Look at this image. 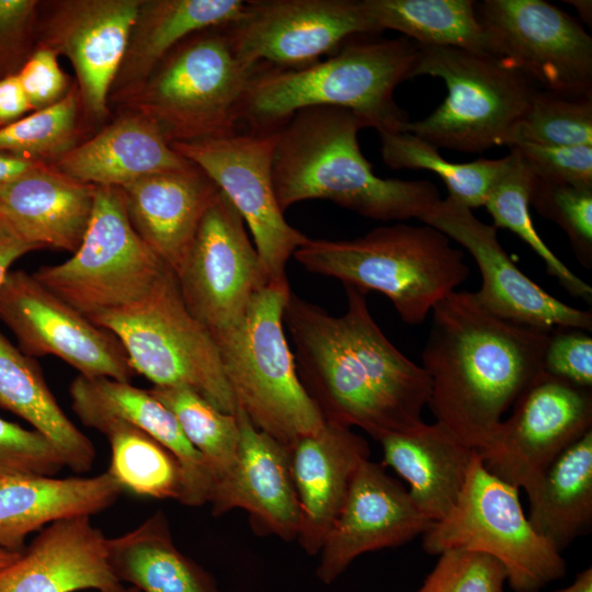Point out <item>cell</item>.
I'll use <instances>...</instances> for the list:
<instances>
[{
	"label": "cell",
	"instance_id": "cell-1",
	"mask_svg": "<svg viewBox=\"0 0 592 592\" xmlns=\"http://www.w3.org/2000/svg\"><path fill=\"white\" fill-rule=\"evenodd\" d=\"M344 288L341 316L289 293L283 320L301 385L326 421L357 426L376 441L412 432L424 423L430 378L384 334L366 294Z\"/></svg>",
	"mask_w": 592,
	"mask_h": 592
},
{
	"label": "cell",
	"instance_id": "cell-2",
	"mask_svg": "<svg viewBox=\"0 0 592 592\" xmlns=\"http://www.w3.org/2000/svg\"><path fill=\"white\" fill-rule=\"evenodd\" d=\"M422 351L435 421L481 453L503 414L544 373L549 332L487 311L471 292H453L431 311Z\"/></svg>",
	"mask_w": 592,
	"mask_h": 592
},
{
	"label": "cell",
	"instance_id": "cell-3",
	"mask_svg": "<svg viewBox=\"0 0 592 592\" xmlns=\"http://www.w3.org/2000/svg\"><path fill=\"white\" fill-rule=\"evenodd\" d=\"M362 128L349 110L311 106L278 129L272 175L283 213L301 201L327 200L367 218L407 220L441 200L430 181L377 177L360 148Z\"/></svg>",
	"mask_w": 592,
	"mask_h": 592
},
{
	"label": "cell",
	"instance_id": "cell-4",
	"mask_svg": "<svg viewBox=\"0 0 592 592\" xmlns=\"http://www.w3.org/2000/svg\"><path fill=\"white\" fill-rule=\"evenodd\" d=\"M419 45L407 38L351 43L333 56L299 69H265L248 92L242 122L251 132L278 130L297 111L345 109L366 127L399 132L409 122L396 88L413 78Z\"/></svg>",
	"mask_w": 592,
	"mask_h": 592
},
{
	"label": "cell",
	"instance_id": "cell-5",
	"mask_svg": "<svg viewBox=\"0 0 592 592\" xmlns=\"http://www.w3.org/2000/svg\"><path fill=\"white\" fill-rule=\"evenodd\" d=\"M308 272L340 280L391 301L405 323L420 325L469 275L464 254L422 224L377 227L352 240L310 239L293 254Z\"/></svg>",
	"mask_w": 592,
	"mask_h": 592
},
{
	"label": "cell",
	"instance_id": "cell-6",
	"mask_svg": "<svg viewBox=\"0 0 592 592\" xmlns=\"http://www.w3.org/2000/svg\"><path fill=\"white\" fill-rule=\"evenodd\" d=\"M288 280L270 281L231 326L210 333L237 406L287 449L326 420L298 377L284 332Z\"/></svg>",
	"mask_w": 592,
	"mask_h": 592
},
{
	"label": "cell",
	"instance_id": "cell-7",
	"mask_svg": "<svg viewBox=\"0 0 592 592\" xmlns=\"http://www.w3.org/2000/svg\"><path fill=\"white\" fill-rule=\"evenodd\" d=\"M262 70L236 55L224 27L208 29L180 43L117 100L151 121L170 144L227 136L237 133Z\"/></svg>",
	"mask_w": 592,
	"mask_h": 592
},
{
	"label": "cell",
	"instance_id": "cell-8",
	"mask_svg": "<svg viewBox=\"0 0 592 592\" xmlns=\"http://www.w3.org/2000/svg\"><path fill=\"white\" fill-rule=\"evenodd\" d=\"M418 76L441 78L447 94L429 116L401 130L469 153L511 146L536 90L498 58L453 46L419 45Z\"/></svg>",
	"mask_w": 592,
	"mask_h": 592
},
{
	"label": "cell",
	"instance_id": "cell-9",
	"mask_svg": "<svg viewBox=\"0 0 592 592\" xmlns=\"http://www.w3.org/2000/svg\"><path fill=\"white\" fill-rule=\"evenodd\" d=\"M89 319L117 338L134 373L153 386L189 387L217 409L236 412L214 338L187 309L171 269L138 301Z\"/></svg>",
	"mask_w": 592,
	"mask_h": 592
},
{
	"label": "cell",
	"instance_id": "cell-10",
	"mask_svg": "<svg viewBox=\"0 0 592 592\" xmlns=\"http://www.w3.org/2000/svg\"><path fill=\"white\" fill-rule=\"evenodd\" d=\"M422 536L430 555L463 548L493 557L514 592H538L567 571L561 553L524 514L519 488L491 474L476 451L456 503Z\"/></svg>",
	"mask_w": 592,
	"mask_h": 592
},
{
	"label": "cell",
	"instance_id": "cell-11",
	"mask_svg": "<svg viewBox=\"0 0 592 592\" xmlns=\"http://www.w3.org/2000/svg\"><path fill=\"white\" fill-rule=\"evenodd\" d=\"M170 267L133 227L119 187L96 186L91 218L65 262L32 275L87 318L145 297Z\"/></svg>",
	"mask_w": 592,
	"mask_h": 592
},
{
	"label": "cell",
	"instance_id": "cell-12",
	"mask_svg": "<svg viewBox=\"0 0 592 592\" xmlns=\"http://www.w3.org/2000/svg\"><path fill=\"white\" fill-rule=\"evenodd\" d=\"M476 15L487 54L544 90L592 98V37L544 0H483Z\"/></svg>",
	"mask_w": 592,
	"mask_h": 592
},
{
	"label": "cell",
	"instance_id": "cell-13",
	"mask_svg": "<svg viewBox=\"0 0 592 592\" xmlns=\"http://www.w3.org/2000/svg\"><path fill=\"white\" fill-rule=\"evenodd\" d=\"M278 130L234 133L172 148L200 168L229 200L253 237L269 281L286 280V265L308 237L284 218L273 184Z\"/></svg>",
	"mask_w": 592,
	"mask_h": 592
},
{
	"label": "cell",
	"instance_id": "cell-14",
	"mask_svg": "<svg viewBox=\"0 0 592 592\" xmlns=\"http://www.w3.org/2000/svg\"><path fill=\"white\" fill-rule=\"evenodd\" d=\"M236 55L262 69H299L375 33L361 0H253L224 26Z\"/></svg>",
	"mask_w": 592,
	"mask_h": 592
},
{
	"label": "cell",
	"instance_id": "cell-15",
	"mask_svg": "<svg viewBox=\"0 0 592 592\" xmlns=\"http://www.w3.org/2000/svg\"><path fill=\"white\" fill-rule=\"evenodd\" d=\"M244 225L219 191L175 274L187 309L210 333L240 319L270 282Z\"/></svg>",
	"mask_w": 592,
	"mask_h": 592
},
{
	"label": "cell",
	"instance_id": "cell-16",
	"mask_svg": "<svg viewBox=\"0 0 592 592\" xmlns=\"http://www.w3.org/2000/svg\"><path fill=\"white\" fill-rule=\"evenodd\" d=\"M0 319L30 357L56 356L87 377L130 383L134 371L110 331L57 297L25 271H10L0 289Z\"/></svg>",
	"mask_w": 592,
	"mask_h": 592
},
{
	"label": "cell",
	"instance_id": "cell-17",
	"mask_svg": "<svg viewBox=\"0 0 592 592\" xmlns=\"http://www.w3.org/2000/svg\"><path fill=\"white\" fill-rule=\"evenodd\" d=\"M591 430L592 390L544 372L478 454L491 474L526 491L558 455Z\"/></svg>",
	"mask_w": 592,
	"mask_h": 592
},
{
	"label": "cell",
	"instance_id": "cell-18",
	"mask_svg": "<svg viewBox=\"0 0 592 592\" xmlns=\"http://www.w3.org/2000/svg\"><path fill=\"white\" fill-rule=\"evenodd\" d=\"M419 220L463 246L481 275L478 303L503 320L551 332L559 328L592 330V314L560 301L525 275L497 237V228L451 196L440 200Z\"/></svg>",
	"mask_w": 592,
	"mask_h": 592
},
{
	"label": "cell",
	"instance_id": "cell-19",
	"mask_svg": "<svg viewBox=\"0 0 592 592\" xmlns=\"http://www.w3.org/2000/svg\"><path fill=\"white\" fill-rule=\"evenodd\" d=\"M139 4L140 0L54 1L41 25L37 44L69 59L81 107L93 119L109 113Z\"/></svg>",
	"mask_w": 592,
	"mask_h": 592
},
{
	"label": "cell",
	"instance_id": "cell-20",
	"mask_svg": "<svg viewBox=\"0 0 592 592\" xmlns=\"http://www.w3.org/2000/svg\"><path fill=\"white\" fill-rule=\"evenodd\" d=\"M432 524L383 464L365 459L323 543L316 574L330 584L356 557L403 545L423 535Z\"/></svg>",
	"mask_w": 592,
	"mask_h": 592
},
{
	"label": "cell",
	"instance_id": "cell-21",
	"mask_svg": "<svg viewBox=\"0 0 592 592\" xmlns=\"http://www.w3.org/2000/svg\"><path fill=\"white\" fill-rule=\"evenodd\" d=\"M236 414L240 426L238 457L214 488L212 513L219 516L243 509L257 532L293 540L299 534L301 511L289 452L255 428L238 406Z\"/></svg>",
	"mask_w": 592,
	"mask_h": 592
},
{
	"label": "cell",
	"instance_id": "cell-22",
	"mask_svg": "<svg viewBox=\"0 0 592 592\" xmlns=\"http://www.w3.org/2000/svg\"><path fill=\"white\" fill-rule=\"evenodd\" d=\"M107 539L91 516L54 522L0 569V592H122L125 587L111 567Z\"/></svg>",
	"mask_w": 592,
	"mask_h": 592
},
{
	"label": "cell",
	"instance_id": "cell-23",
	"mask_svg": "<svg viewBox=\"0 0 592 592\" xmlns=\"http://www.w3.org/2000/svg\"><path fill=\"white\" fill-rule=\"evenodd\" d=\"M69 394L72 410L86 426L98 431L107 422L124 421L167 447L183 470L180 503L187 506L209 503L215 480L207 463L189 442L173 412L150 389L107 377L78 375Z\"/></svg>",
	"mask_w": 592,
	"mask_h": 592
},
{
	"label": "cell",
	"instance_id": "cell-24",
	"mask_svg": "<svg viewBox=\"0 0 592 592\" xmlns=\"http://www.w3.org/2000/svg\"><path fill=\"white\" fill-rule=\"evenodd\" d=\"M288 452L301 511L297 538L308 555H317L344 504L357 467L369 458V446L351 428L326 421Z\"/></svg>",
	"mask_w": 592,
	"mask_h": 592
},
{
	"label": "cell",
	"instance_id": "cell-25",
	"mask_svg": "<svg viewBox=\"0 0 592 592\" xmlns=\"http://www.w3.org/2000/svg\"><path fill=\"white\" fill-rule=\"evenodd\" d=\"M95 189L37 162L0 187V217L37 249L73 253L88 228Z\"/></svg>",
	"mask_w": 592,
	"mask_h": 592
},
{
	"label": "cell",
	"instance_id": "cell-26",
	"mask_svg": "<svg viewBox=\"0 0 592 592\" xmlns=\"http://www.w3.org/2000/svg\"><path fill=\"white\" fill-rule=\"evenodd\" d=\"M119 189L136 232L177 274L206 210L219 194L218 187L191 163Z\"/></svg>",
	"mask_w": 592,
	"mask_h": 592
},
{
	"label": "cell",
	"instance_id": "cell-27",
	"mask_svg": "<svg viewBox=\"0 0 592 592\" xmlns=\"http://www.w3.org/2000/svg\"><path fill=\"white\" fill-rule=\"evenodd\" d=\"M53 164L83 183L122 187L150 174L186 168L191 162L172 148L151 121L129 112Z\"/></svg>",
	"mask_w": 592,
	"mask_h": 592
},
{
	"label": "cell",
	"instance_id": "cell-28",
	"mask_svg": "<svg viewBox=\"0 0 592 592\" xmlns=\"http://www.w3.org/2000/svg\"><path fill=\"white\" fill-rule=\"evenodd\" d=\"M122 492L107 471L93 477L4 478L0 480V546L21 553L29 534L57 521L100 513Z\"/></svg>",
	"mask_w": 592,
	"mask_h": 592
},
{
	"label": "cell",
	"instance_id": "cell-29",
	"mask_svg": "<svg viewBox=\"0 0 592 592\" xmlns=\"http://www.w3.org/2000/svg\"><path fill=\"white\" fill-rule=\"evenodd\" d=\"M383 465L392 468L409 486L418 509L433 523L454 506L465 483L474 449L439 422L408 433H392L378 441Z\"/></svg>",
	"mask_w": 592,
	"mask_h": 592
},
{
	"label": "cell",
	"instance_id": "cell-30",
	"mask_svg": "<svg viewBox=\"0 0 592 592\" xmlns=\"http://www.w3.org/2000/svg\"><path fill=\"white\" fill-rule=\"evenodd\" d=\"M242 0H140L111 93L117 99L143 83L191 35L236 21Z\"/></svg>",
	"mask_w": 592,
	"mask_h": 592
},
{
	"label": "cell",
	"instance_id": "cell-31",
	"mask_svg": "<svg viewBox=\"0 0 592 592\" xmlns=\"http://www.w3.org/2000/svg\"><path fill=\"white\" fill-rule=\"evenodd\" d=\"M116 577L140 592H221L214 577L174 544L163 511L107 539Z\"/></svg>",
	"mask_w": 592,
	"mask_h": 592
},
{
	"label": "cell",
	"instance_id": "cell-32",
	"mask_svg": "<svg viewBox=\"0 0 592 592\" xmlns=\"http://www.w3.org/2000/svg\"><path fill=\"white\" fill-rule=\"evenodd\" d=\"M0 407L19 415L60 453L66 467L89 471L96 452L92 441L67 417L33 357L0 332Z\"/></svg>",
	"mask_w": 592,
	"mask_h": 592
},
{
	"label": "cell",
	"instance_id": "cell-33",
	"mask_svg": "<svg viewBox=\"0 0 592 592\" xmlns=\"http://www.w3.org/2000/svg\"><path fill=\"white\" fill-rule=\"evenodd\" d=\"M528 521L561 553L592 524V430L567 447L525 491Z\"/></svg>",
	"mask_w": 592,
	"mask_h": 592
},
{
	"label": "cell",
	"instance_id": "cell-34",
	"mask_svg": "<svg viewBox=\"0 0 592 592\" xmlns=\"http://www.w3.org/2000/svg\"><path fill=\"white\" fill-rule=\"evenodd\" d=\"M374 32L395 30L425 46L487 54L473 0H361Z\"/></svg>",
	"mask_w": 592,
	"mask_h": 592
},
{
	"label": "cell",
	"instance_id": "cell-35",
	"mask_svg": "<svg viewBox=\"0 0 592 592\" xmlns=\"http://www.w3.org/2000/svg\"><path fill=\"white\" fill-rule=\"evenodd\" d=\"M109 441L107 473L134 494L181 501L183 470L177 457L143 430L124 421H111L99 430Z\"/></svg>",
	"mask_w": 592,
	"mask_h": 592
},
{
	"label": "cell",
	"instance_id": "cell-36",
	"mask_svg": "<svg viewBox=\"0 0 592 592\" xmlns=\"http://www.w3.org/2000/svg\"><path fill=\"white\" fill-rule=\"evenodd\" d=\"M506 164L490 189L485 207L496 228H506L517 235L545 263L549 275L557 278L572 297L591 304L592 287L576 275L538 236L530 213L534 174L519 153L509 148Z\"/></svg>",
	"mask_w": 592,
	"mask_h": 592
},
{
	"label": "cell",
	"instance_id": "cell-37",
	"mask_svg": "<svg viewBox=\"0 0 592 592\" xmlns=\"http://www.w3.org/2000/svg\"><path fill=\"white\" fill-rule=\"evenodd\" d=\"M384 162L392 169L429 170L444 182L448 196L470 209L485 205L493 183L503 171L508 157L481 158L467 163L451 162L439 148L414 134L399 132L378 133Z\"/></svg>",
	"mask_w": 592,
	"mask_h": 592
},
{
	"label": "cell",
	"instance_id": "cell-38",
	"mask_svg": "<svg viewBox=\"0 0 592 592\" xmlns=\"http://www.w3.org/2000/svg\"><path fill=\"white\" fill-rule=\"evenodd\" d=\"M150 391L173 412L189 442L207 463L216 486L229 474L238 457L240 426L236 412L217 409L184 386H153Z\"/></svg>",
	"mask_w": 592,
	"mask_h": 592
},
{
	"label": "cell",
	"instance_id": "cell-39",
	"mask_svg": "<svg viewBox=\"0 0 592 592\" xmlns=\"http://www.w3.org/2000/svg\"><path fill=\"white\" fill-rule=\"evenodd\" d=\"M81 107L77 86L58 103L0 128V153L36 162H55L78 143Z\"/></svg>",
	"mask_w": 592,
	"mask_h": 592
},
{
	"label": "cell",
	"instance_id": "cell-40",
	"mask_svg": "<svg viewBox=\"0 0 592 592\" xmlns=\"http://www.w3.org/2000/svg\"><path fill=\"white\" fill-rule=\"evenodd\" d=\"M516 141L544 146H592V98L535 90L517 128Z\"/></svg>",
	"mask_w": 592,
	"mask_h": 592
},
{
	"label": "cell",
	"instance_id": "cell-41",
	"mask_svg": "<svg viewBox=\"0 0 592 592\" xmlns=\"http://www.w3.org/2000/svg\"><path fill=\"white\" fill-rule=\"evenodd\" d=\"M530 204L567 235L583 266L592 267V187H579L535 178Z\"/></svg>",
	"mask_w": 592,
	"mask_h": 592
},
{
	"label": "cell",
	"instance_id": "cell-42",
	"mask_svg": "<svg viewBox=\"0 0 592 592\" xmlns=\"http://www.w3.org/2000/svg\"><path fill=\"white\" fill-rule=\"evenodd\" d=\"M506 572L493 557L463 548L444 550L415 592H504Z\"/></svg>",
	"mask_w": 592,
	"mask_h": 592
},
{
	"label": "cell",
	"instance_id": "cell-43",
	"mask_svg": "<svg viewBox=\"0 0 592 592\" xmlns=\"http://www.w3.org/2000/svg\"><path fill=\"white\" fill-rule=\"evenodd\" d=\"M65 466L60 453L43 434L0 418V480L55 476Z\"/></svg>",
	"mask_w": 592,
	"mask_h": 592
},
{
	"label": "cell",
	"instance_id": "cell-44",
	"mask_svg": "<svg viewBox=\"0 0 592 592\" xmlns=\"http://www.w3.org/2000/svg\"><path fill=\"white\" fill-rule=\"evenodd\" d=\"M514 149L538 180L592 187V146H544L516 141Z\"/></svg>",
	"mask_w": 592,
	"mask_h": 592
},
{
	"label": "cell",
	"instance_id": "cell-45",
	"mask_svg": "<svg viewBox=\"0 0 592 592\" xmlns=\"http://www.w3.org/2000/svg\"><path fill=\"white\" fill-rule=\"evenodd\" d=\"M543 371L582 388H592V338L578 328L549 332L543 355Z\"/></svg>",
	"mask_w": 592,
	"mask_h": 592
},
{
	"label": "cell",
	"instance_id": "cell-46",
	"mask_svg": "<svg viewBox=\"0 0 592 592\" xmlns=\"http://www.w3.org/2000/svg\"><path fill=\"white\" fill-rule=\"evenodd\" d=\"M36 0H0V79L16 75L33 49Z\"/></svg>",
	"mask_w": 592,
	"mask_h": 592
},
{
	"label": "cell",
	"instance_id": "cell-47",
	"mask_svg": "<svg viewBox=\"0 0 592 592\" xmlns=\"http://www.w3.org/2000/svg\"><path fill=\"white\" fill-rule=\"evenodd\" d=\"M31 112L61 101L73 88L58 62V55L37 44L16 73Z\"/></svg>",
	"mask_w": 592,
	"mask_h": 592
},
{
	"label": "cell",
	"instance_id": "cell-48",
	"mask_svg": "<svg viewBox=\"0 0 592 592\" xmlns=\"http://www.w3.org/2000/svg\"><path fill=\"white\" fill-rule=\"evenodd\" d=\"M31 112L18 76L0 79V128Z\"/></svg>",
	"mask_w": 592,
	"mask_h": 592
},
{
	"label": "cell",
	"instance_id": "cell-49",
	"mask_svg": "<svg viewBox=\"0 0 592 592\" xmlns=\"http://www.w3.org/2000/svg\"><path fill=\"white\" fill-rule=\"evenodd\" d=\"M37 248L21 238L0 217V289L10 272L11 265L22 255Z\"/></svg>",
	"mask_w": 592,
	"mask_h": 592
},
{
	"label": "cell",
	"instance_id": "cell-50",
	"mask_svg": "<svg viewBox=\"0 0 592 592\" xmlns=\"http://www.w3.org/2000/svg\"><path fill=\"white\" fill-rule=\"evenodd\" d=\"M35 163L37 162L0 153V187Z\"/></svg>",
	"mask_w": 592,
	"mask_h": 592
},
{
	"label": "cell",
	"instance_id": "cell-51",
	"mask_svg": "<svg viewBox=\"0 0 592 592\" xmlns=\"http://www.w3.org/2000/svg\"><path fill=\"white\" fill-rule=\"evenodd\" d=\"M555 592H592V568H585L576 576L571 584Z\"/></svg>",
	"mask_w": 592,
	"mask_h": 592
},
{
	"label": "cell",
	"instance_id": "cell-52",
	"mask_svg": "<svg viewBox=\"0 0 592 592\" xmlns=\"http://www.w3.org/2000/svg\"><path fill=\"white\" fill-rule=\"evenodd\" d=\"M563 2L571 4L576 9L581 21H583L585 24L591 25V22H592V1L591 0H565Z\"/></svg>",
	"mask_w": 592,
	"mask_h": 592
},
{
	"label": "cell",
	"instance_id": "cell-53",
	"mask_svg": "<svg viewBox=\"0 0 592 592\" xmlns=\"http://www.w3.org/2000/svg\"><path fill=\"white\" fill-rule=\"evenodd\" d=\"M21 553L10 551L0 546V569L7 567L14 561Z\"/></svg>",
	"mask_w": 592,
	"mask_h": 592
},
{
	"label": "cell",
	"instance_id": "cell-54",
	"mask_svg": "<svg viewBox=\"0 0 592 592\" xmlns=\"http://www.w3.org/2000/svg\"><path fill=\"white\" fill-rule=\"evenodd\" d=\"M122 592H140V591L137 588L129 585L128 588H124Z\"/></svg>",
	"mask_w": 592,
	"mask_h": 592
}]
</instances>
